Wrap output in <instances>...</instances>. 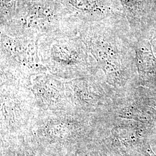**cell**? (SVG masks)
<instances>
[{"label":"cell","instance_id":"1","mask_svg":"<svg viewBox=\"0 0 156 156\" xmlns=\"http://www.w3.org/2000/svg\"><path fill=\"white\" fill-rule=\"evenodd\" d=\"M147 155L148 156H156V154L153 152V151H151V149L149 150L147 152Z\"/></svg>","mask_w":156,"mask_h":156}]
</instances>
